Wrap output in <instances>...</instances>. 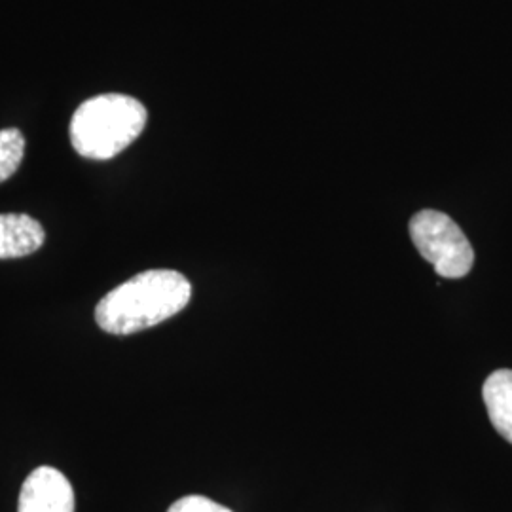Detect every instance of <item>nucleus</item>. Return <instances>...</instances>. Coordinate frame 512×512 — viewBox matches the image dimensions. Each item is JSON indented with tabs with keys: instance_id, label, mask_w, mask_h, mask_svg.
Here are the masks:
<instances>
[{
	"instance_id": "obj_5",
	"label": "nucleus",
	"mask_w": 512,
	"mask_h": 512,
	"mask_svg": "<svg viewBox=\"0 0 512 512\" xmlns=\"http://www.w3.org/2000/svg\"><path fill=\"white\" fill-rule=\"evenodd\" d=\"M44 241L46 232L37 219L23 213L0 215V258L33 255Z\"/></svg>"
},
{
	"instance_id": "obj_3",
	"label": "nucleus",
	"mask_w": 512,
	"mask_h": 512,
	"mask_svg": "<svg viewBox=\"0 0 512 512\" xmlns=\"http://www.w3.org/2000/svg\"><path fill=\"white\" fill-rule=\"evenodd\" d=\"M410 238L418 253L444 279H461L475 266V249L454 220L435 209H423L410 220Z\"/></svg>"
},
{
	"instance_id": "obj_1",
	"label": "nucleus",
	"mask_w": 512,
	"mask_h": 512,
	"mask_svg": "<svg viewBox=\"0 0 512 512\" xmlns=\"http://www.w3.org/2000/svg\"><path fill=\"white\" fill-rule=\"evenodd\" d=\"M192 298V285L175 270H148L112 289L95 308L99 329L128 336L156 327L181 313Z\"/></svg>"
},
{
	"instance_id": "obj_8",
	"label": "nucleus",
	"mask_w": 512,
	"mask_h": 512,
	"mask_svg": "<svg viewBox=\"0 0 512 512\" xmlns=\"http://www.w3.org/2000/svg\"><path fill=\"white\" fill-rule=\"evenodd\" d=\"M167 512H232L219 503L211 501L203 495H186L183 499L175 501Z\"/></svg>"
},
{
	"instance_id": "obj_6",
	"label": "nucleus",
	"mask_w": 512,
	"mask_h": 512,
	"mask_svg": "<svg viewBox=\"0 0 512 512\" xmlns=\"http://www.w3.org/2000/svg\"><path fill=\"white\" fill-rule=\"evenodd\" d=\"M482 399L488 410V418L492 421L495 431L512 444V370L499 368L492 372L484 387Z\"/></svg>"
},
{
	"instance_id": "obj_7",
	"label": "nucleus",
	"mask_w": 512,
	"mask_h": 512,
	"mask_svg": "<svg viewBox=\"0 0 512 512\" xmlns=\"http://www.w3.org/2000/svg\"><path fill=\"white\" fill-rule=\"evenodd\" d=\"M25 137L16 128L0 129V183L8 181L21 165Z\"/></svg>"
},
{
	"instance_id": "obj_2",
	"label": "nucleus",
	"mask_w": 512,
	"mask_h": 512,
	"mask_svg": "<svg viewBox=\"0 0 512 512\" xmlns=\"http://www.w3.org/2000/svg\"><path fill=\"white\" fill-rule=\"evenodd\" d=\"M141 101L124 93H103L84 101L71 120V145L88 160H110L133 145L147 126Z\"/></svg>"
},
{
	"instance_id": "obj_4",
	"label": "nucleus",
	"mask_w": 512,
	"mask_h": 512,
	"mask_svg": "<svg viewBox=\"0 0 512 512\" xmlns=\"http://www.w3.org/2000/svg\"><path fill=\"white\" fill-rule=\"evenodd\" d=\"M74 490L69 478L54 467H38L25 478L18 512H74Z\"/></svg>"
}]
</instances>
